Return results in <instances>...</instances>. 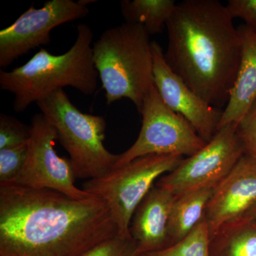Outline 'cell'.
I'll return each mask as SVG.
<instances>
[{
    "mask_svg": "<svg viewBox=\"0 0 256 256\" xmlns=\"http://www.w3.org/2000/svg\"><path fill=\"white\" fill-rule=\"evenodd\" d=\"M117 236L100 197L0 184V256H82Z\"/></svg>",
    "mask_w": 256,
    "mask_h": 256,
    "instance_id": "1",
    "label": "cell"
},
{
    "mask_svg": "<svg viewBox=\"0 0 256 256\" xmlns=\"http://www.w3.org/2000/svg\"><path fill=\"white\" fill-rule=\"evenodd\" d=\"M226 5L218 0L178 2L166 23L164 58L194 92L214 107L226 106L236 78L242 41Z\"/></svg>",
    "mask_w": 256,
    "mask_h": 256,
    "instance_id": "2",
    "label": "cell"
},
{
    "mask_svg": "<svg viewBox=\"0 0 256 256\" xmlns=\"http://www.w3.org/2000/svg\"><path fill=\"white\" fill-rule=\"evenodd\" d=\"M94 33L86 24L77 26L76 40L68 52L54 55L41 48L26 64L0 72V88L14 95L13 109L22 112L34 102L70 86L92 95L99 76L92 58Z\"/></svg>",
    "mask_w": 256,
    "mask_h": 256,
    "instance_id": "3",
    "label": "cell"
},
{
    "mask_svg": "<svg viewBox=\"0 0 256 256\" xmlns=\"http://www.w3.org/2000/svg\"><path fill=\"white\" fill-rule=\"evenodd\" d=\"M150 35L142 26L124 22L106 30L92 46V58L108 105L128 98L140 114L154 85Z\"/></svg>",
    "mask_w": 256,
    "mask_h": 256,
    "instance_id": "4",
    "label": "cell"
},
{
    "mask_svg": "<svg viewBox=\"0 0 256 256\" xmlns=\"http://www.w3.org/2000/svg\"><path fill=\"white\" fill-rule=\"evenodd\" d=\"M47 121L56 130L58 140L68 152L76 178H102L116 168L119 154L106 149V121L102 116L84 114L64 89L36 102Z\"/></svg>",
    "mask_w": 256,
    "mask_h": 256,
    "instance_id": "5",
    "label": "cell"
},
{
    "mask_svg": "<svg viewBox=\"0 0 256 256\" xmlns=\"http://www.w3.org/2000/svg\"><path fill=\"white\" fill-rule=\"evenodd\" d=\"M183 156L150 154L116 168L102 178L87 180L82 190L107 203L118 236L132 238L131 220L136 208L156 185V180L174 170Z\"/></svg>",
    "mask_w": 256,
    "mask_h": 256,
    "instance_id": "6",
    "label": "cell"
},
{
    "mask_svg": "<svg viewBox=\"0 0 256 256\" xmlns=\"http://www.w3.org/2000/svg\"><path fill=\"white\" fill-rule=\"evenodd\" d=\"M140 114L139 136L129 149L119 154L116 168L150 154L188 158L206 146L191 124L165 104L154 85L144 98Z\"/></svg>",
    "mask_w": 256,
    "mask_h": 256,
    "instance_id": "7",
    "label": "cell"
},
{
    "mask_svg": "<svg viewBox=\"0 0 256 256\" xmlns=\"http://www.w3.org/2000/svg\"><path fill=\"white\" fill-rule=\"evenodd\" d=\"M237 124L220 128L202 149L184 158L174 170L160 178L156 186L168 188L174 196L215 188L245 153L237 134Z\"/></svg>",
    "mask_w": 256,
    "mask_h": 256,
    "instance_id": "8",
    "label": "cell"
},
{
    "mask_svg": "<svg viewBox=\"0 0 256 256\" xmlns=\"http://www.w3.org/2000/svg\"><path fill=\"white\" fill-rule=\"evenodd\" d=\"M30 126L31 138L24 164L10 183L35 190H54L74 200L94 196L76 186V178L70 160L57 154L54 146L58 133L44 116L42 112L34 114Z\"/></svg>",
    "mask_w": 256,
    "mask_h": 256,
    "instance_id": "9",
    "label": "cell"
},
{
    "mask_svg": "<svg viewBox=\"0 0 256 256\" xmlns=\"http://www.w3.org/2000/svg\"><path fill=\"white\" fill-rule=\"evenodd\" d=\"M88 13L80 0H50L38 9L32 4L14 24L0 31V67L6 68L34 48L50 44L54 28Z\"/></svg>",
    "mask_w": 256,
    "mask_h": 256,
    "instance_id": "10",
    "label": "cell"
},
{
    "mask_svg": "<svg viewBox=\"0 0 256 256\" xmlns=\"http://www.w3.org/2000/svg\"><path fill=\"white\" fill-rule=\"evenodd\" d=\"M154 86L166 106L182 116L208 142L218 130L223 111L197 95L170 68L159 44L152 42Z\"/></svg>",
    "mask_w": 256,
    "mask_h": 256,
    "instance_id": "11",
    "label": "cell"
},
{
    "mask_svg": "<svg viewBox=\"0 0 256 256\" xmlns=\"http://www.w3.org/2000/svg\"><path fill=\"white\" fill-rule=\"evenodd\" d=\"M256 206V158L245 154L216 186L205 213L210 239L226 224L244 220Z\"/></svg>",
    "mask_w": 256,
    "mask_h": 256,
    "instance_id": "12",
    "label": "cell"
},
{
    "mask_svg": "<svg viewBox=\"0 0 256 256\" xmlns=\"http://www.w3.org/2000/svg\"><path fill=\"white\" fill-rule=\"evenodd\" d=\"M174 198L170 190L156 184L136 208L130 232L138 256L170 246L168 226Z\"/></svg>",
    "mask_w": 256,
    "mask_h": 256,
    "instance_id": "13",
    "label": "cell"
},
{
    "mask_svg": "<svg viewBox=\"0 0 256 256\" xmlns=\"http://www.w3.org/2000/svg\"><path fill=\"white\" fill-rule=\"evenodd\" d=\"M238 30L242 41L240 66L218 129L238 124L256 100V31L246 24Z\"/></svg>",
    "mask_w": 256,
    "mask_h": 256,
    "instance_id": "14",
    "label": "cell"
},
{
    "mask_svg": "<svg viewBox=\"0 0 256 256\" xmlns=\"http://www.w3.org/2000/svg\"><path fill=\"white\" fill-rule=\"evenodd\" d=\"M214 188H202L174 196L168 226L170 246L186 237L204 218Z\"/></svg>",
    "mask_w": 256,
    "mask_h": 256,
    "instance_id": "15",
    "label": "cell"
},
{
    "mask_svg": "<svg viewBox=\"0 0 256 256\" xmlns=\"http://www.w3.org/2000/svg\"><path fill=\"white\" fill-rule=\"evenodd\" d=\"M210 256H256V226L239 220L224 226L210 239Z\"/></svg>",
    "mask_w": 256,
    "mask_h": 256,
    "instance_id": "16",
    "label": "cell"
},
{
    "mask_svg": "<svg viewBox=\"0 0 256 256\" xmlns=\"http://www.w3.org/2000/svg\"><path fill=\"white\" fill-rule=\"evenodd\" d=\"M176 4L174 0H124L120 9L126 22L141 25L154 35L166 28Z\"/></svg>",
    "mask_w": 256,
    "mask_h": 256,
    "instance_id": "17",
    "label": "cell"
},
{
    "mask_svg": "<svg viewBox=\"0 0 256 256\" xmlns=\"http://www.w3.org/2000/svg\"><path fill=\"white\" fill-rule=\"evenodd\" d=\"M210 236L204 218L190 234L178 242L142 256H210Z\"/></svg>",
    "mask_w": 256,
    "mask_h": 256,
    "instance_id": "18",
    "label": "cell"
},
{
    "mask_svg": "<svg viewBox=\"0 0 256 256\" xmlns=\"http://www.w3.org/2000/svg\"><path fill=\"white\" fill-rule=\"evenodd\" d=\"M30 138L31 126L13 116L0 114V150L24 146L30 142Z\"/></svg>",
    "mask_w": 256,
    "mask_h": 256,
    "instance_id": "19",
    "label": "cell"
},
{
    "mask_svg": "<svg viewBox=\"0 0 256 256\" xmlns=\"http://www.w3.org/2000/svg\"><path fill=\"white\" fill-rule=\"evenodd\" d=\"M28 144L0 150V184L10 183L22 169L28 156Z\"/></svg>",
    "mask_w": 256,
    "mask_h": 256,
    "instance_id": "20",
    "label": "cell"
},
{
    "mask_svg": "<svg viewBox=\"0 0 256 256\" xmlns=\"http://www.w3.org/2000/svg\"><path fill=\"white\" fill-rule=\"evenodd\" d=\"M82 256H138L132 238L117 236L96 246Z\"/></svg>",
    "mask_w": 256,
    "mask_h": 256,
    "instance_id": "21",
    "label": "cell"
},
{
    "mask_svg": "<svg viewBox=\"0 0 256 256\" xmlns=\"http://www.w3.org/2000/svg\"><path fill=\"white\" fill-rule=\"evenodd\" d=\"M236 132L245 154L256 158V100L237 124Z\"/></svg>",
    "mask_w": 256,
    "mask_h": 256,
    "instance_id": "22",
    "label": "cell"
},
{
    "mask_svg": "<svg viewBox=\"0 0 256 256\" xmlns=\"http://www.w3.org/2000/svg\"><path fill=\"white\" fill-rule=\"evenodd\" d=\"M226 8L232 18H242L256 31V0H229Z\"/></svg>",
    "mask_w": 256,
    "mask_h": 256,
    "instance_id": "23",
    "label": "cell"
},
{
    "mask_svg": "<svg viewBox=\"0 0 256 256\" xmlns=\"http://www.w3.org/2000/svg\"><path fill=\"white\" fill-rule=\"evenodd\" d=\"M248 220V222H252V224L256 225V206L248 214V215L244 220Z\"/></svg>",
    "mask_w": 256,
    "mask_h": 256,
    "instance_id": "24",
    "label": "cell"
},
{
    "mask_svg": "<svg viewBox=\"0 0 256 256\" xmlns=\"http://www.w3.org/2000/svg\"></svg>",
    "mask_w": 256,
    "mask_h": 256,
    "instance_id": "25",
    "label": "cell"
},
{
    "mask_svg": "<svg viewBox=\"0 0 256 256\" xmlns=\"http://www.w3.org/2000/svg\"></svg>",
    "mask_w": 256,
    "mask_h": 256,
    "instance_id": "26",
    "label": "cell"
}]
</instances>
